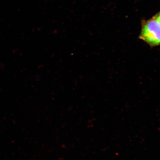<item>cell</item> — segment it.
I'll list each match as a JSON object with an SVG mask.
<instances>
[{
	"label": "cell",
	"instance_id": "1",
	"mask_svg": "<svg viewBox=\"0 0 160 160\" xmlns=\"http://www.w3.org/2000/svg\"><path fill=\"white\" fill-rule=\"evenodd\" d=\"M139 38L151 47L160 45V22L155 16L143 22Z\"/></svg>",
	"mask_w": 160,
	"mask_h": 160
},
{
	"label": "cell",
	"instance_id": "2",
	"mask_svg": "<svg viewBox=\"0 0 160 160\" xmlns=\"http://www.w3.org/2000/svg\"><path fill=\"white\" fill-rule=\"evenodd\" d=\"M155 17L157 18L158 19L160 22V12L157 15L155 16Z\"/></svg>",
	"mask_w": 160,
	"mask_h": 160
}]
</instances>
